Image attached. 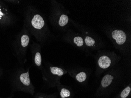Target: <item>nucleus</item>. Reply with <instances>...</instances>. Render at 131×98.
<instances>
[{
  "label": "nucleus",
  "mask_w": 131,
  "mask_h": 98,
  "mask_svg": "<svg viewBox=\"0 0 131 98\" xmlns=\"http://www.w3.org/2000/svg\"><path fill=\"white\" fill-rule=\"evenodd\" d=\"M31 37L26 25L23 23L21 31L17 37L14 44L15 53L21 64L24 65L27 62L26 56Z\"/></svg>",
  "instance_id": "8"
},
{
  "label": "nucleus",
  "mask_w": 131,
  "mask_h": 98,
  "mask_svg": "<svg viewBox=\"0 0 131 98\" xmlns=\"http://www.w3.org/2000/svg\"><path fill=\"white\" fill-rule=\"evenodd\" d=\"M93 57L95 63V75L98 79L105 72L118 65L122 58L115 51L102 50L97 51Z\"/></svg>",
  "instance_id": "5"
},
{
  "label": "nucleus",
  "mask_w": 131,
  "mask_h": 98,
  "mask_svg": "<svg viewBox=\"0 0 131 98\" xmlns=\"http://www.w3.org/2000/svg\"><path fill=\"white\" fill-rule=\"evenodd\" d=\"M70 14V12L60 2L51 1L48 19L55 31L62 34L70 29L71 25Z\"/></svg>",
  "instance_id": "4"
},
{
  "label": "nucleus",
  "mask_w": 131,
  "mask_h": 98,
  "mask_svg": "<svg viewBox=\"0 0 131 98\" xmlns=\"http://www.w3.org/2000/svg\"><path fill=\"white\" fill-rule=\"evenodd\" d=\"M102 30L113 45L122 55L129 58L131 55V35L127 30L110 25L104 26Z\"/></svg>",
  "instance_id": "3"
},
{
  "label": "nucleus",
  "mask_w": 131,
  "mask_h": 98,
  "mask_svg": "<svg viewBox=\"0 0 131 98\" xmlns=\"http://www.w3.org/2000/svg\"><path fill=\"white\" fill-rule=\"evenodd\" d=\"M71 23L79 31L85 44L91 52L102 50L105 44L102 38L91 28L71 19Z\"/></svg>",
  "instance_id": "7"
},
{
  "label": "nucleus",
  "mask_w": 131,
  "mask_h": 98,
  "mask_svg": "<svg viewBox=\"0 0 131 98\" xmlns=\"http://www.w3.org/2000/svg\"><path fill=\"white\" fill-rule=\"evenodd\" d=\"M41 71L43 87L46 88L56 87L61 82L62 77L67 74V71L62 64L56 66L45 61Z\"/></svg>",
  "instance_id": "6"
},
{
  "label": "nucleus",
  "mask_w": 131,
  "mask_h": 98,
  "mask_svg": "<svg viewBox=\"0 0 131 98\" xmlns=\"http://www.w3.org/2000/svg\"><path fill=\"white\" fill-rule=\"evenodd\" d=\"M9 13L6 8L4 7H2V5L0 4V23L8 22V19L10 18L9 17Z\"/></svg>",
  "instance_id": "15"
},
{
  "label": "nucleus",
  "mask_w": 131,
  "mask_h": 98,
  "mask_svg": "<svg viewBox=\"0 0 131 98\" xmlns=\"http://www.w3.org/2000/svg\"><path fill=\"white\" fill-rule=\"evenodd\" d=\"M131 95V83L129 82L111 98H130Z\"/></svg>",
  "instance_id": "14"
},
{
  "label": "nucleus",
  "mask_w": 131,
  "mask_h": 98,
  "mask_svg": "<svg viewBox=\"0 0 131 98\" xmlns=\"http://www.w3.org/2000/svg\"><path fill=\"white\" fill-rule=\"evenodd\" d=\"M42 48L39 43L34 41H33L29 46V48L31 53L32 65L40 71L42 70L43 68L41 53Z\"/></svg>",
  "instance_id": "12"
},
{
  "label": "nucleus",
  "mask_w": 131,
  "mask_h": 98,
  "mask_svg": "<svg viewBox=\"0 0 131 98\" xmlns=\"http://www.w3.org/2000/svg\"><path fill=\"white\" fill-rule=\"evenodd\" d=\"M59 98H74L75 93L71 87L60 82L56 86Z\"/></svg>",
  "instance_id": "13"
},
{
  "label": "nucleus",
  "mask_w": 131,
  "mask_h": 98,
  "mask_svg": "<svg viewBox=\"0 0 131 98\" xmlns=\"http://www.w3.org/2000/svg\"><path fill=\"white\" fill-rule=\"evenodd\" d=\"M65 68L67 71V73L77 83L83 86L87 85L91 74L90 69L79 66H73Z\"/></svg>",
  "instance_id": "11"
},
{
  "label": "nucleus",
  "mask_w": 131,
  "mask_h": 98,
  "mask_svg": "<svg viewBox=\"0 0 131 98\" xmlns=\"http://www.w3.org/2000/svg\"><path fill=\"white\" fill-rule=\"evenodd\" d=\"M24 23L42 48L55 40L56 37L49 27L45 15L37 7L27 5L24 14Z\"/></svg>",
  "instance_id": "1"
},
{
  "label": "nucleus",
  "mask_w": 131,
  "mask_h": 98,
  "mask_svg": "<svg viewBox=\"0 0 131 98\" xmlns=\"http://www.w3.org/2000/svg\"><path fill=\"white\" fill-rule=\"evenodd\" d=\"M60 39L64 42L73 46L81 51L87 57L93 56V54L88 50L84 40L79 32L70 28L67 32L60 35Z\"/></svg>",
  "instance_id": "9"
},
{
  "label": "nucleus",
  "mask_w": 131,
  "mask_h": 98,
  "mask_svg": "<svg viewBox=\"0 0 131 98\" xmlns=\"http://www.w3.org/2000/svg\"><path fill=\"white\" fill-rule=\"evenodd\" d=\"M22 65L18 70L15 77L16 89L23 92L34 95L35 87L32 84L29 76L30 66L25 67Z\"/></svg>",
  "instance_id": "10"
},
{
  "label": "nucleus",
  "mask_w": 131,
  "mask_h": 98,
  "mask_svg": "<svg viewBox=\"0 0 131 98\" xmlns=\"http://www.w3.org/2000/svg\"><path fill=\"white\" fill-rule=\"evenodd\" d=\"M125 76L124 69L119 65L105 72L95 91L94 98H111L121 90Z\"/></svg>",
  "instance_id": "2"
},
{
  "label": "nucleus",
  "mask_w": 131,
  "mask_h": 98,
  "mask_svg": "<svg viewBox=\"0 0 131 98\" xmlns=\"http://www.w3.org/2000/svg\"><path fill=\"white\" fill-rule=\"evenodd\" d=\"M59 94L58 92L51 94L42 92H39L35 94L34 98H57Z\"/></svg>",
  "instance_id": "16"
}]
</instances>
